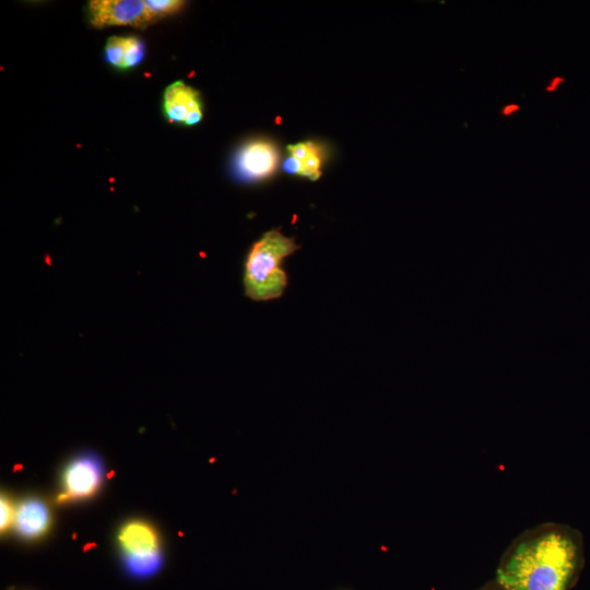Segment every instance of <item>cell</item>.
Listing matches in <instances>:
<instances>
[{
    "mask_svg": "<svg viewBox=\"0 0 590 590\" xmlns=\"http://www.w3.org/2000/svg\"><path fill=\"white\" fill-rule=\"evenodd\" d=\"M584 539L575 528L547 523L525 531L506 550L501 590H570L584 565Z\"/></svg>",
    "mask_w": 590,
    "mask_h": 590,
    "instance_id": "1",
    "label": "cell"
},
{
    "mask_svg": "<svg viewBox=\"0 0 590 590\" xmlns=\"http://www.w3.org/2000/svg\"><path fill=\"white\" fill-rule=\"evenodd\" d=\"M300 250L292 238L280 230H271L253 244L247 254L244 286L247 297L254 301H270L282 297L288 287V275L282 265L285 259Z\"/></svg>",
    "mask_w": 590,
    "mask_h": 590,
    "instance_id": "2",
    "label": "cell"
},
{
    "mask_svg": "<svg viewBox=\"0 0 590 590\" xmlns=\"http://www.w3.org/2000/svg\"><path fill=\"white\" fill-rule=\"evenodd\" d=\"M94 28L145 27L157 18L143 0H93L88 7Z\"/></svg>",
    "mask_w": 590,
    "mask_h": 590,
    "instance_id": "3",
    "label": "cell"
},
{
    "mask_svg": "<svg viewBox=\"0 0 590 590\" xmlns=\"http://www.w3.org/2000/svg\"><path fill=\"white\" fill-rule=\"evenodd\" d=\"M104 467L97 455L86 454L70 463L63 477L66 493L63 500L85 499L91 497L101 487Z\"/></svg>",
    "mask_w": 590,
    "mask_h": 590,
    "instance_id": "4",
    "label": "cell"
},
{
    "mask_svg": "<svg viewBox=\"0 0 590 590\" xmlns=\"http://www.w3.org/2000/svg\"><path fill=\"white\" fill-rule=\"evenodd\" d=\"M279 151L269 140L246 144L235 157V169L244 180L262 181L273 175L279 164Z\"/></svg>",
    "mask_w": 590,
    "mask_h": 590,
    "instance_id": "5",
    "label": "cell"
},
{
    "mask_svg": "<svg viewBox=\"0 0 590 590\" xmlns=\"http://www.w3.org/2000/svg\"><path fill=\"white\" fill-rule=\"evenodd\" d=\"M163 110L172 123L194 126L203 120L199 93L183 81H176L164 92Z\"/></svg>",
    "mask_w": 590,
    "mask_h": 590,
    "instance_id": "6",
    "label": "cell"
},
{
    "mask_svg": "<svg viewBox=\"0 0 590 590\" xmlns=\"http://www.w3.org/2000/svg\"><path fill=\"white\" fill-rule=\"evenodd\" d=\"M50 525L51 513L42 501L29 499L19 505L14 526L22 538L38 539L49 530Z\"/></svg>",
    "mask_w": 590,
    "mask_h": 590,
    "instance_id": "7",
    "label": "cell"
},
{
    "mask_svg": "<svg viewBox=\"0 0 590 590\" xmlns=\"http://www.w3.org/2000/svg\"><path fill=\"white\" fill-rule=\"evenodd\" d=\"M118 541L124 556L161 551L157 531L144 522L126 524L118 535Z\"/></svg>",
    "mask_w": 590,
    "mask_h": 590,
    "instance_id": "8",
    "label": "cell"
},
{
    "mask_svg": "<svg viewBox=\"0 0 590 590\" xmlns=\"http://www.w3.org/2000/svg\"><path fill=\"white\" fill-rule=\"evenodd\" d=\"M290 156L298 159L302 164L301 176L317 181L322 176L324 150L320 145L308 141L288 147Z\"/></svg>",
    "mask_w": 590,
    "mask_h": 590,
    "instance_id": "9",
    "label": "cell"
},
{
    "mask_svg": "<svg viewBox=\"0 0 590 590\" xmlns=\"http://www.w3.org/2000/svg\"><path fill=\"white\" fill-rule=\"evenodd\" d=\"M127 573L136 578H148L156 575L162 568L161 551L143 554H128L123 559Z\"/></svg>",
    "mask_w": 590,
    "mask_h": 590,
    "instance_id": "10",
    "label": "cell"
},
{
    "mask_svg": "<svg viewBox=\"0 0 590 590\" xmlns=\"http://www.w3.org/2000/svg\"><path fill=\"white\" fill-rule=\"evenodd\" d=\"M128 38L112 37L105 45V58L109 64L123 69V63L127 51Z\"/></svg>",
    "mask_w": 590,
    "mask_h": 590,
    "instance_id": "11",
    "label": "cell"
},
{
    "mask_svg": "<svg viewBox=\"0 0 590 590\" xmlns=\"http://www.w3.org/2000/svg\"><path fill=\"white\" fill-rule=\"evenodd\" d=\"M146 4L152 15L158 18L177 13L184 7L185 2H181V0H147Z\"/></svg>",
    "mask_w": 590,
    "mask_h": 590,
    "instance_id": "12",
    "label": "cell"
},
{
    "mask_svg": "<svg viewBox=\"0 0 590 590\" xmlns=\"http://www.w3.org/2000/svg\"><path fill=\"white\" fill-rule=\"evenodd\" d=\"M145 45L136 38H128L127 51L123 63V69L133 68L143 61Z\"/></svg>",
    "mask_w": 590,
    "mask_h": 590,
    "instance_id": "13",
    "label": "cell"
},
{
    "mask_svg": "<svg viewBox=\"0 0 590 590\" xmlns=\"http://www.w3.org/2000/svg\"><path fill=\"white\" fill-rule=\"evenodd\" d=\"M17 509L13 502H11L5 495L0 500V528L2 531H7L11 526H14Z\"/></svg>",
    "mask_w": 590,
    "mask_h": 590,
    "instance_id": "14",
    "label": "cell"
},
{
    "mask_svg": "<svg viewBox=\"0 0 590 590\" xmlns=\"http://www.w3.org/2000/svg\"><path fill=\"white\" fill-rule=\"evenodd\" d=\"M285 170L288 173L291 174H297L300 175L302 174V164L298 159H295L293 157H289L286 162H285Z\"/></svg>",
    "mask_w": 590,
    "mask_h": 590,
    "instance_id": "15",
    "label": "cell"
},
{
    "mask_svg": "<svg viewBox=\"0 0 590 590\" xmlns=\"http://www.w3.org/2000/svg\"><path fill=\"white\" fill-rule=\"evenodd\" d=\"M519 110H521V108H519L518 104H509L504 106L500 113L504 117H509L517 113Z\"/></svg>",
    "mask_w": 590,
    "mask_h": 590,
    "instance_id": "16",
    "label": "cell"
},
{
    "mask_svg": "<svg viewBox=\"0 0 590 590\" xmlns=\"http://www.w3.org/2000/svg\"><path fill=\"white\" fill-rule=\"evenodd\" d=\"M564 79L561 77H556L553 78V80L551 81V84H549V86L546 88L547 92H554L558 89L559 85L561 84V82H563Z\"/></svg>",
    "mask_w": 590,
    "mask_h": 590,
    "instance_id": "17",
    "label": "cell"
},
{
    "mask_svg": "<svg viewBox=\"0 0 590 590\" xmlns=\"http://www.w3.org/2000/svg\"><path fill=\"white\" fill-rule=\"evenodd\" d=\"M344 590H350V589H344Z\"/></svg>",
    "mask_w": 590,
    "mask_h": 590,
    "instance_id": "18",
    "label": "cell"
},
{
    "mask_svg": "<svg viewBox=\"0 0 590 590\" xmlns=\"http://www.w3.org/2000/svg\"><path fill=\"white\" fill-rule=\"evenodd\" d=\"M501 590V589H500Z\"/></svg>",
    "mask_w": 590,
    "mask_h": 590,
    "instance_id": "19",
    "label": "cell"
}]
</instances>
